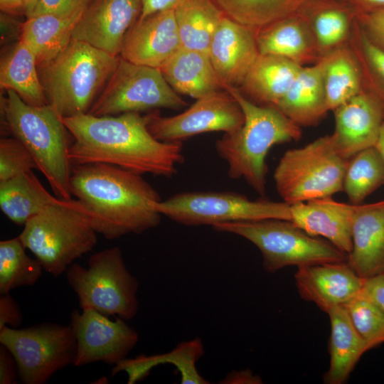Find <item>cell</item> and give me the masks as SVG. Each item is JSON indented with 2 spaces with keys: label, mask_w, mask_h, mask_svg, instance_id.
<instances>
[{
  "label": "cell",
  "mask_w": 384,
  "mask_h": 384,
  "mask_svg": "<svg viewBox=\"0 0 384 384\" xmlns=\"http://www.w3.org/2000/svg\"><path fill=\"white\" fill-rule=\"evenodd\" d=\"M361 292L384 313V274L365 279Z\"/></svg>",
  "instance_id": "44"
},
{
  "label": "cell",
  "mask_w": 384,
  "mask_h": 384,
  "mask_svg": "<svg viewBox=\"0 0 384 384\" xmlns=\"http://www.w3.org/2000/svg\"><path fill=\"white\" fill-rule=\"evenodd\" d=\"M18 235L24 247L55 277L66 272L78 258L97 244V233L76 199L46 206L28 220Z\"/></svg>",
  "instance_id": "6"
},
{
  "label": "cell",
  "mask_w": 384,
  "mask_h": 384,
  "mask_svg": "<svg viewBox=\"0 0 384 384\" xmlns=\"http://www.w3.org/2000/svg\"><path fill=\"white\" fill-rule=\"evenodd\" d=\"M141 9L139 0H92L75 25L72 39L119 56L125 35L139 18Z\"/></svg>",
  "instance_id": "15"
},
{
  "label": "cell",
  "mask_w": 384,
  "mask_h": 384,
  "mask_svg": "<svg viewBox=\"0 0 384 384\" xmlns=\"http://www.w3.org/2000/svg\"><path fill=\"white\" fill-rule=\"evenodd\" d=\"M310 23L322 56L343 46L349 33V15L341 7L324 6L310 18Z\"/></svg>",
  "instance_id": "35"
},
{
  "label": "cell",
  "mask_w": 384,
  "mask_h": 384,
  "mask_svg": "<svg viewBox=\"0 0 384 384\" xmlns=\"http://www.w3.org/2000/svg\"><path fill=\"white\" fill-rule=\"evenodd\" d=\"M141 2V14L139 18H145L151 14L175 10L189 0H139Z\"/></svg>",
  "instance_id": "45"
},
{
  "label": "cell",
  "mask_w": 384,
  "mask_h": 384,
  "mask_svg": "<svg viewBox=\"0 0 384 384\" xmlns=\"http://www.w3.org/2000/svg\"><path fill=\"white\" fill-rule=\"evenodd\" d=\"M237 100L244 114V123L238 130L225 133L215 142L218 156L228 164L230 178H242L257 193L266 191V157L274 144L297 141L301 127L272 106L257 105L238 87L225 89Z\"/></svg>",
  "instance_id": "3"
},
{
  "label": "cell",
  "mask_w": 384,
  "mask_h": 384,
  "mask_svg": "<svg viewBox=\"0 0 384 384\" xmlns=\"http://www.w3.org/2000/svg\"><path fill=\"white\" fill-rule=\"evenodd\" d=\"M334 146L343 158L375 146L384 123V104L363 90L335 110Z\"/></svg>",
  "instance_id": "16"
},
{
  "label": "cell",
  "mask_w": 384,
  "mask_h": 384,
  "mask_svg": "<svg viewBox=\"0 0 384 384\" xmlns=\"http://www.w3.org/2000/svg\"><path fill=\"white\" fill-rule=\"evenodd\" d=\"M37 169L36 161L26 146L16 137L0 140V181Z\"/></svg>",
  "instance_id": "38"
},
{
  "label": "cell",
  "mask_w": 384,
  "mask_h": 384,
  "mask_svg": "<svg viewBox=\"0 0 384 384\" xmlns=\"http://www.w3.org/2000/svg\"><path fill=\"white\" fill-rule=\"evenodd\" d=\"M327 314L331 324L330 364L324 381L328 384H342L368 349L343 306L334 307Z\"/></svg>",
  "instance_id": "27"
},
{
  "label": "cell",
  "mask_w": 384,
  "mask_h": 384,
  "mask_svg": "<svg viewBox=\"0 0 384 384\" xmlns=\"http://www.w3.org/2000/svg\"><path fill=\"white\" fill-rule=\"evenodd\" d=\"M235 21L250 28L255 33L279 20L295 16H309L311 9L319 0H212Z\"/></svg>",
  "instance_id": "28"
},
{
  "label": "cell",
  "mask_w": 384,
  "mask_h": 384,
  "mask_svg": "<svg viewBox=\"0 0 384 384\" xmlns=\"http://www.w3.org/2000/svg\"><path fill=\"white\" fill-rule=\"evenodd\" d=\"M23 314L16 302L9 293L0 295V329L4 326L18 328L22 323Z\"/></svg>",
  "instance_id": "41"
},
{
  "label": "cell",
  "mask_w": 384,
  "mask_h": 384,
  "mask_svg": "<svg viewBox=\"0 0 384 384\" xmlns=\"http://www.w3.org/2000/svg\"><path fill=\"white\" fill-rule=\"evenodd\" d=\"M174 12L181 47L208 53L225 14L212 0H189Z\"/></svg>",
  "instance_id": "31"
},
{
  "label": "cell",
  "mask_w": 384,
  "mask_h": 384,
  "mask_svg": "<svg viewBox=\"0 0 384 384\" xmlns=\"http://www.w3.org/2000/svg\"><path fill=\"white\" fill-rule=\"evenodd\" d=\"M255 33L260 54L280 56L302 66L315 63L323 57L316 45L309 16L286 18Z\"/></svg>",
  "instance_id": "22"
},
{
  "label": "cell",
  "mask_w": 384,
  "mask_h": 384,
  "mask_svg": "<svg viewBox=\"0 0 384 384\" xmlns=\"http://www.w3.org/2000/svg\"><path fill=\"white\" fill-rule=\"evenodd\" d=\"M365 9V11H372L384 9V0H354Z\"/></svg>",
  "instance_id": "47"
},
{
  "label": "cell",
  "mask_w": 384,
  "mask_h": 384,
  "mask_svg": "<svg viewBox=\"0 0 384 384\" xmlns=\"http://www.w3.org/2000/svg\"><path fill=\"white\" fill-rule=\"evenodd\" d=\"M146 115L149 132L164 142H182L209 132H233L245 119L238 102L226 90L197 99L189 108L174 116L161 117L156 111Z\"/></svg>",
  "instance_id": "13"
},
{
  "label": "cell",
  "mask_w": 384,
  "mask_h": 384,
  "mask_svg": "<svg viewBox=\"0 0 384 384\" xmlns=\"http://www.w3.org/2000/svg\"><path fill=\"white\" fill-rule=\"evenodd\" d=\"M1 100L3 129L19 139L33 156L55 196L71 200L70 181L73 165L69 159V131L49 105L33 106L14 90Z\"/></svg>",
  "instance_id": "4"
},
{
  "label": "cell",
  "mask_w": 384,
  "mask_h": 384,
  "mask_svg": "<svg viewBox=\"0 0 384 384\" xmlns=\"http://www.w3.org/2000/svg\"><path fill=\"white\" fill-rule=\"evenodd\" d=\"M58 199L46 189L33 171L0 181L1 210L18 225H24Z\"/></svg>",
  "instance_id": "30"
},
{
  "label": "cell",
  "mask_w": 384,
  "mask_h": 384,
  "mask_svg": "<svg viewBox=\"0 0 384 384\" xmlns=\"http://www.w3.org/2000/svg\"><path fill=\"white\" fill-rule=\"evenodd\" d=\"M83 11L70 15L41 14L26 18L20 24L19 41L32 51L38 68L51 61L66 48Z\"/></svg>",
  "instance_id": "26"
},
{
  "label": "cell",
  "mask_w": 384,
  "mask_h": 384,
  "mask_svg": "<svg viewBox=\"0 0 384 384\" xmlns=\"http://www.w3.org/2000/svg\"><path fill=\"white\" fill-rule=\"evenodd\" d=\"M370 350L384 343V313L362 292L343 306Z\"/></svg>",
  "instance_id": "36"
},
{
  "label": "cell",
  "mask_w": 384,
  "mask_h": 384,
  "mask_svg": "<svg viewBox=\"0 0 384 384\" xmlns=\"http://www.w3.org/2000/svg\"><path fill=\"white\" fill-rule=\"evenodd\" d=\"M0 9L4 14L25 15V0H0Z\"/></svg>",
  "instance_id": "46"
},
{
  "label": "cell",
  "mask_w": 384,
  "mask_h": 384,
  "mask_svg": "<svg viewBox=\"0 0 384 384\" xmlns=\"http://www.w3.org/2000/svg\"><path fill=\"white\" fill-rule=\"evenodd\" d=\"M358 18L366 35L384 49V9L362 11Z\"/></svg>",
  "instance_id": "40"
},
{
  "label": "cell",
  "mask_w": 384,
  "mask_h": 384,
  "mask_svg": "<svg viewBox=\"0 0 384 384\" xmlns=\"http://www.w3.org/2000/svg\"><path fill=\"white\" fill-rule=\"evenodd\" d=\"M181 47L175 12L169 10L138 18L125 35L120 56L159 68Z\"/></svg>",
  "instance_id": "17"
},
{
  "label": "cell",
  "mask_w": 384,
  "mask_h": 384,
  "mask_svg": "<svg viewBox=\"0 0 384 384\" xmlns=\"http://www.w3.org/2000/svg\"><path fill=\"white\" fill-rule=\"evenodd\" d=\"M349 160L336 151L331 135L287 150L274 172L277 193L289 205L330 197L343 191Z\"/></svg>",
  "instance_id": "9"
},
{
  "label": "cell",
  "mask_w": 384,
  "mask_h": 384,
  "mask_svg": "<svg viewBox=\"0 0 384 384\" xmlns=\"http://www.w3.org/2000/svg\"><path fill=\"white\" fill-rule=\"evenodd\" d=\"M62 121L74 139L68 152L73 166L100 163L140 175L171 177L184 159L182 142L155 139L148 129L146 115L139 112L85 113Z\"/></svg>",
  "instance_id": "1"
},
{
  "label": "cell",
  "mask_w": 384,
  "mask_h": 384,
  "mask_svg": "<svg viewBox=\"0 0 384 384\" xmlns=\"http://www.w3.org/2000/svg\"><path fill=\"white\" fill-rule=\"evenodd\" d=\"M219 231L239 235L260 251L262 266L269 273L288 267H297L347 260V254L330 242L316 238L292 222L268 218L216 224Z\"/></svg>",
  "instance_id": "7"
},
{
  "label": "cell",
  "mask_w": 384,
  "mask_h": 384,
  "mask_svg": "<svg viewBox=\"0 0 384 384\" xmlns=\"http://www.w3.org/2000/svg\"><path fill=\"white\" fill-rule=\"evenodd\" d=\"M375 146L381 153L384 159V123L381 127L380 135H379L378 142L375 144Z\"/></svg>",
  "instance_id": "48"
},
{
  "label": "cell",
  "mask_w": 384,
  "mask_h": 384,
  "mask_svg": "<svg viewBox=\"0 0 384 384\" xmlns=\"http://www.w3.org/2000/svg\"><path fill=\"white\" fill-rule=\"evenodd\" d=\"M354 204L330 197L290 205L291 220L311 236H321L347 255L351 251V223Z\"/></svg>",
  "instance_id": "21"
},
{
  "label": "cell",
  "mask_w": 384,
  "mask_h": 384,
  "mask_svg": "<svg viewBox=\"0 0 384 384\" xmlns=\"http://www.w3.org/2000/svg\"><path fill=\"white\" fill-rule=\"evenodd\" d=\"M208 55L224 90L239 87L259 55L255 33L225 16L213 35Z\"/></svg>",
  "instance_id": "19"
},
{
  "label": "cell",
  "mask_w": 384,
  "mask_h": 384,
  "mask_svg": "<svg viewBox=\"0 0 384 384\" xmlns=\"http://www.w3.org/2000/svg\"><path fill=\"white\" fill-rule=\"evenodd\" d=\"M0 87L2 90H14L28 105H48L36 58L19 40L1 58Z\"/></svg>",
  "instance_id": "29"
},
{
  "label": "cell",
  "mask_w": 384,
  "mask_h": 384,
  "mask_svg": "<svg viewBox=\"0 0 384 384\" xmlns=\"http://www.w3.org/2000/svg\"><path fill=\"white\" fill-rule=\"evenodd\" d=\"M324 56L303 66L285 95L274 106L297 125L312 126L329 111L324 80Z\"/></svg>",
  "instance_id": "23"
},
{
  "label": "cell",
  "mask_w": 384,
  "mask_h": 384,
  "mask_svg": "<svg viewBox=\"0 0 384 384\" xmlns=\"http://www.w3.org/2000/svg\"><path fill=\"white\" fill-rule=\"evenodd\" d=\"M351 233L350 267L363 279L384 274V200L354 204Z\"/></svg>",
  "instance_id": "20"
},
{
  "label": "cell",
  "mask_w": 384,
  "mask_h": 384,
  "mask_svg": "<svg viewBox=\"0 0 384 384\" xmlns=\"http://www.w3.org/2000/svg\"><path fill=\"white\" fill-rule=\"evenodd\" d=\"M119 58L72 39L55 58L38 68L48 105L61 118L88 113Z\"/></svg>",
  "instance_id": "5"
},
{
  "label": "cell",
  "mask_w": 384,
  "mask_h": 384,
  "mask_svg": "<svg viewBox=\"0 0 384 384\" xmlns=\"http://www.w3.org/2000/svg\"><path fill=\"white\" fill-rule=\"evenodd\" d=\"M66 277L81 309H92L124 320L137 315L139 282L127 267L119 247L92 254L87 267L73 263Z\"/></svg>",
  "instance_id": "8"
},
{
  "label": "cell",
  "mask_w": 384,
  "mask_h": 384,
  "mask_svg": "<svg viewBox=\"0 0 384 384\" xmlns=\"http://www.w3.org/2000/svg\"><path fill=\"white\" fill-rule=\"evenodd\" d=\"M302 67L280 56L259 53L239 90L257 105L274 107L287 92Z\"/></svg>",
  "instance_id": "25"
},
{
  "label": "cell",
  "mask_w": 384,
  "mask_h": 384,
  "mask_svg": "<svg viewBox=\"0 0 384 384\" xmlns=\"http://www.w3.org/2000/svg\"><path fill=\"white\" fill-rule=\"evenodd\" d=\"M159 69L177 93L199 99L225 90L207 53L181 47Z\"/></svg>",
  "instance_id": "24"
},
{
  "label": "cell",
  "mask_w": 384,
  "mask_h": 384,
  "mask_svg": "<svg viewBox=\"0 0 384 384\" xmlns=\"http://www.w3.org/2000/svg\"><path fill=\"white\" fill-rule=\"evenodd\" d=\"M0 343L14 356L25 384H43L56 372L73 365L77 341L73 327L44 323L0 329Z\"/></svg>",
  "instance_id": "10"
},
{
  "label": "cell",
  "mask_w": 384,
  "mask_h": 384,
  "mask_svg": "<svg viewBox=\"0 0 384 384\" xmlns=\"http://www.w3.org/2000/svg\"><path fill=\"white\" fill-rule=\"evenodd\" d=\"M70 189L91 226L107 240L142 233L161 221L159 193L134 172L100 163L73 166Z\"/></svg>",
  "instance_id": "2"
},
{
  "label": "cell",
  "mask_w": 384,
  "mask_h": 384,
  "mask_svg": "<svg viewBox=\"0 0 384 384\" xmlns=\"http://www.w3.org/2000/svg\"><path fill=\"white\" fill-rule=\"evenodd\" d=\"M26 249L18 236L0 242V294L33 286L40 279L43 266L38 259L30 257Z\"/></svg>",
  "instance_id": "34"
},
{
  "label": "cell",
  "mask_w": 384,
  "mask_h": 384,
  "mask_svg": "<svg viewBox=\"0 0 384 384\" xmlns=\"http://www.w3.org/2000/svg\"><path fill=\"white\" fill-rule=\"evenodd\" d=\"M18 367L12 353L4 346H0V384H11L16 381Z\"/></svg>",
  "instance_id": "43"
},
{
  "label": "cell",
  "mask_w": 384,
  "mask_h": 384,
  "mask_svg": "<svg viewBox=\"0 0 384 384\" xmlns=\"http://www.w3.org/2000/svg\"><path fill=\"white\" fill-rule=\"evenodd\" d=\"M201 343L200 340L195 339L181 343L169 354L139 356L134 358H126L114 366L112 375H114L120 371H124L128 375V383H134L144 378L154 366L165 362L174 363V359L185 355Z\"/></svg>",
  "instance_id": "37"
},
{
  "label": "cell",
  "mask_w": 384,
  "mask_h": 384,
  "mask_svg": "<svg viewBox=\"0 0 384 384\" xmlns=\"http://www.w3.org/2000/svg\"><path fill=\"white\" fill-rule=\"evenodd\" d=\"M38 0H25V16L29 17Z\"/></svg>",
  "instance_id": "49"
},
{
  "label": "cell",
  "mask_w": 384,
  "mask_h": 384,
  "mask_svg": "<svg viewBox=\"0 0 384 384\" xmlns=\"http://www.w3.org/2000/svg\"><path fill=\"white\" fill-rule=\"evenodd\" d=\"M92 1L38 0L29 17L41 14H73L84 11Z\"/></svg>",
  "instance_id": "39"
},
{
  "label": "cell",
  "mask_w": 384,
  "mask_h": 384,
  "mask_svg": "<svg viewBox=\"0 0 384 384\" xmlns=\"http://www.w3.org/2000/svg\"><path fill=\"white\" fill-rule=\"evenodd\" d=\"M156 210L184 225L216 224L275 218L291 220L290 205L267 200L252 201L233 192L194 191L160 201Z\"/></svg>",
  "instance_id": "11"
},
{
  "label": "cell",
  "mask_w": 384,
  "mask_h": 384,
  "mask_svg": "<svg viewBox=\"0 0 384 384\" xmlns=\"http://www.w3.org/2000/svg\"><path fill=\"white\" fill-rule=\"evenodd\" d=\"M384 183V159L375 146L365 149L350 159L343 191L352 204H360Z\"/></svg>",
  "instance_id": "33"
},
{
  "label": "cell",
  "mask_w": 384,
  "mask_h": 384,
  "mask_svg": "<svg viewBox=\"0 0 384 384\" xmlns=\"http://www.w3.org/2000/svg\"><path fill=\"white\" fill-rule=\"evenodd\" d=\"M294 280L301 297L327 313L358 295L365 279L345 261L299 267Z\"/></svg>",
  "instance_id": "18"
},
{
  "label": "cell",
  "mask_w": 384,
  "mask_h": 384,
  "mask_svg": "<svg viewBox=\"0 0 384 384\" xmlns=\"http://www.w3.org/2000/svg\"><path fill=\"white\" fill-rule=\"evenodd\" d=\"M70 325L77 341L76 367L96 362L114 366L127 358L139 340L137 332L124 319L112 321L92 309L73 311Z\"/></svg>",
  "instance_id": "14"
},
{
  "label": "cell",
  "mask_w": 384,
  "mask_h": 384,
  "mask_svg": "<svg viewBox=\"0 0 384 384\" xmlns=\"http://www.w3.org/2000/svg\"><path fill=\"white\" fill-rule=\"evenodd\" d=\"M186 105L159 68L133 63L119 55L116 68L88 113L117 115L159 108L179 110Z\"/></svg>",
  "instance_id": "12"
},
{
  "label": "cell",
  "mask_w": 384,
  "mask_h": 384,
  "mask_svg": "<svg viewBox=\"0 0 384 384\" xmlns=\"http://www.w3.org/2000/svg\"><path fill=\"white\" fill-rule=\"evenodd\" d=\"M324 80L329 110L360 93L361 76L353 52L341 46L324 55Z\"/></svg>",
  "instance_id": "32"
},
{
  "label": "cell",
  "mask_w": 384,
  "mask_h": 384,
  "mask_svg": "<svg viewBox=\"0 0 384 384\" xmlns=\"http://www.w3.org/2000/svg\"><path fill=\"white\" fill-rule=\"evenodd\" d=\"M361 43L366 58L384 80V49L373 43L364 32L361 33Z\"/></svg>",
  "instance_id": "42"
}]
</instances>
